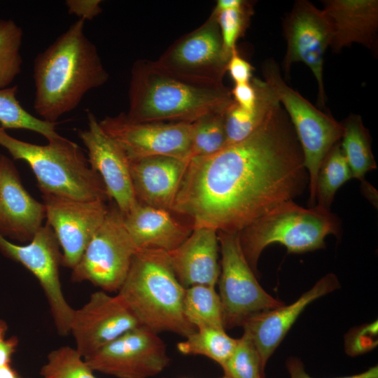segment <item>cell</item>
Instances as JSON below:
<instances>
[{
  "mask_svg": "<svg viewBox=\"0 0 378 378\" xmlns=\"http://www.w3.org/2000/svg\"><path fill=\"white\" fill-rule=\"evenodd\" d=\"M188 162L169 156L130 160L138 202L170 211Z\"/></svg>",
  "mask_w": 378,
  "mask_h": 378,
  "instance_id": "44dd1931",
  "label": "cell"
},
{
  "mask_svg": "<svg viewBox=\"0 0 378 378\" xmlns=\"http://www.w3.org/2000/svg\"><path fill=\"white\" fill-rule=\"evenodd\" d=\"M220 378H229V377H225V376H223V377H220Z\"/></svg>",
  "mask_w": 378,
  "mask_h": 378,
  "instance_id": "7bdbcfd3",
  "label": "cell"
},
{
  "mask_svg": "<svg viewBox=\"0 0 378 378\" xmlns=\"http://www.w3.org/2000/svg\"><path fill=\"white\" fill-rule=\"evenodd\" d=\"M185 289L167 251L138 249L118 295L141 326L157 333L171 332L186 337L197 328L183 312Z\"/></svg>",
  "mask_w": 378,
  "mask_h": 378,
  "instance_id": "277c9868",
  "label": "cell"
},
{
  "mask_svg": "<svg viewBox=\"0 0 378 378\" xmlns=\"http://www.w3.org/2000/svg\"><path fill=\"white\" fill-rule=\"evenodd\" d=\"M226 71L234 84L249 83L253 78V67L239 55L237 47L231 52Z\"/></svg>",
  "mask_w": 378,
  "mask_h": 378,
  "instance_id": "d590c367",
  "label": "cell"
},
{
  "mask_svg": "<svg viewBox=\"0 0 378 378\" xmlns=\"http://www.w3.org/2000/svg\"><path fill=\"white\" fill-rule=\"evenodd\" d=\"M100 0H67L65 5L69 14H74L78 19L92 20L102 12Z\"/></svg>",
  "mask_w": 378,
  "mask_h": 378,
  "instance_id": "74e56055",
  "label": "cell"
},
{
  "mask_svg": "<svg viewBox=\"0 0 378 378\" xmlns=\"http://www.w3.org/2000/svg\"><path fill=\"white\" fill-rule=\"evenodd\" d=\"M22 34L13 20L0 19V90L8 88L21 72Z\"/></svg>",
  "mask_w": 378,
  "mask_h": 378,
  "instance_id": "4dcf8cb0",
  "label": "cell"
},
{
  "mask_svg": "<svg viewBox=\"0 0 378 378\" xmlns=\"http://www.w3.org/2000/svg\"><path fill=\"white\" fill-rule=\"evenodd\" d=\"M309 184L303 153L279 103L248 138L190 159L171 211L192 227L239 232Z\"/></svg>",
  "mask_w": 378,
  "mask_h": 378,
  "instance_id": "6da1fadb",
  "label": "cell"
},
{
  "mask_svg": "<svg viewBox=\"0 0 378 378\" xmlns=\"http://www.w3.org/2000/svg\"><path fill=\"white\" fill-rule=\"evenodd\" d=\"M0 146L14 160L25 161L32 169L44 194L76 200L109 198L99 174L91 168L83 151L62 136L37 145L17 139L0 126Z\"/></svg>",
  "mask_w": 378,
  "mask_h": 378,
  "instance_id": "5b68a950",
  "label": "cell"
},
{
  "mask_svg": "<svg viewBox=\"0 0 378 378\" xmlns=\"http://www.w3.org/2000/svg\"><path fill=\"white\" fill-rule=\"evenodd\" d=\"M262 74L265 82L286 112L298 139L309 176V207H314L318 170L331 148L340 141L342 125L289 87L274 60L264 63Z\"/></svg>",
  "mask_w": 378,
  "mask_h": 378,
  "instance_id": "52a82bcc",
  "label": "cell"
},
{
  "mask_svg": "<svg viewBox=\"0 0 378 378\" xmlns=\"http://www.w3.org/2000/svg\"><path fill=\"white\" fill-rule=\"evenodd\" d=\"M0 378H22L18 372L10 365H7L0 368Z\"/></svg>",
  "mask_w": 378,
  "mask_h": 378,
  "instance_id": "60d3db41",
  "label": "cell"
},
{
  "mask_svg": "<svg viewBox=\"0 0 378 378\" xmlns=\"http://www.w3.org/2000/svg\"><path fill=\"white\" fill-rule=\"evenodd\" d=\"M0 251L36 276L47 298L58 333L67 335L75 309L69 304L62 292L59 272L62 254L52 227L48 223L42 225L25 245L13 244L0 235Z\"/></svg>",
  "mask_w": 378,
  "mask_h": 378,
  "instance_id": "30bf717a",
  "label": "cell"
},
{
  "mask_svg": "<svg viewBox=\"0 0 378 378\" xmlns=\"http://www.w3.org/2000/svg\"><path fill=\"white\" fill-rule=\"evenodd\" d=\"M45 217L44 204L24 189L13 162L0 155V235L31 241Z\"/></svg>",
  "mask_w": 378,
  "mask_h": 378,
  "instance_id": "ac0fdd59",
  "label": "cell"
},
{
  "mask_svg": "<svg viewBox=\"0 0 378 378\" xmlns=\"http://www.w3.org/2000/svg\"><path fill=\"white\" fill-rule=\"evenodd\" d=\"M40 374L43 378H97L76 348L69 346L51 351Z\"/></svg>",
  "mask_w": 378,
  "mask_h": 378,
  "instance_id": "1f68e13d",
  "label": "cell"
},
{
  "mask_svg": "<svg viewBox=\"0 0 378 378\" xmlns=\"http://www.w3.org/2000/svg\"><path fill=\"white\" fill-rule=\"evenodd\" d=\"M234 102L246 110L253 109L258 100V90L253 78L249 83L234 84L230 90Z\"/></svg>",
  "mask_w": 378,
  "mask_h": 378,
  "instance_id": "8d00e7d4",
  "label": "cell"
},
{
  "mask_svg": "<svg viewBox=\"0 0 378 378\" xmlns=\"http://www.w3.org/2000/svg\"><path fill=\"white\" fill-rule=\"evenodd\" d=\"M117 206L105 218L72 269L71 280L89 281L105 292L118 291L137 251Z\"/></svg>",
  "mask_w": 378,
  "mask_h": 378,
  "instance_id": "9c48e42d",
  "label": "cell"
},
{
  "mask_svg": "<svg viewBox=\"0 0 378 378\" xmlns=\"http://www.w3.org/2000/svg\"><path fill=\"white\" fill-rule=\"evenodd\" d=\"M99 122L130 160L154 156L190 160L192 122H134L124 113Z\"/></svg>",
  "mask_w": 378,
  "mask_h": 378,
  "instance_id": "4fadbf2b",
  "label": "cell"
},
{
  "mask_svg": "<svg viewBox=\"0 0 378 378\" xmlns=\"http://www.w3.org/2000/svg\"><path fill=\"white\" fill-rule=\"evenodd\" d=\"M229 58L216 18L211 13L201 26L175 41L156 62L182 78L221 83Z\"/></svg>",
  "mask_w": 378,
  "mask_h": 378,
  "instance_id": "8fae6325",
  "label": "cell"
},
{
  "mask_svg": "<svg viewBox=\"0 0 378 378\" xmlns=\"http://www.w3.org/2000/svg\"><path fill=\"white\" fill-rule=\"evenodd\" d=\"M177 344V349L184 355H202L220 366L234 351L237 339L230 337L224 328L204 326Z\"/></svg>",
  "mask_w": 378,
  "mask_h": 378,
  "instance_id": "4316f807",
  "label": "cell"
},
{
  "mask_svg": "<svg viewBox=\"0 0 378 378\" xmlns=\"http://www.w3.org/2000/svg\"><path fill=\"white\" fill-rule=\"evenodd\" d=\"M340 287L337 276L329 273L293 304L259 312L243 323L244 332L254 343L264 369L267 360L304 308L314 300Z\"/></svg>",
  "mask_w": 378,
  "mask_h": 378,
  "instance_id": "d6986e66",
  "label": "cell"
},
{
  "mask_svg": "<svg viewBox=\"0 0 378 378\" xmlns=\"http://www.w3.org/2000/svg\"><path fill=\"white\" fill-rule=\"evenodd\" d=\"M47 223L62 248V265L73 269L103 223L108 207L105 201H81L43 195Z\"/></svg>",
  "mask_w": 378,
  "mask_h": 378,
  "instance_id": "2e32d148",
  "label": "cell"
},
{
  "mask_svg": "<svg viewBox=\"0 0 378 378\" xmlns=\"http://www.w3.org/2000/svg\"><path fill=\"white\" fill-rule=\"evenodd\" d=\"M122 216L125 229L137 249L171 251L192 230L172 217L169 211L139 202Z\"/></svg>",
  "mask_w": 378,
  "mask_h": 378,
  "instance_id": "603a6c76",
  "label": "cell"
},
{
  "mask_svg": "<svg viewBox=\"0 0 378 378\" xmlns=\"http://www.w3.org/2000/svg\"><path fill=\"white\" fill-rule=\"evenodd\" d=\"M221 267L218 282L224 328L242 326L250 316L285 305L258 283L241 248L239 232L218 231Z\"/></svg>",
  "mask_w": 378,
  "mask_h": 378,
  "instance_id": "ba28073f",
  "label": "cell"
},
{
  "mask_svg": "<svg viewBox=\"0 0 378 378\" xmlns=\"http://www.w3.org/2000/svg\"><path fill=\"white\" fill-rule=\"evenodd\" d=\"M127 118L134 122H192L233 102L231 91L221 83L182 78L156 61L136 60L131 69Z\"/></svg>",
  "mask_w": 378,
  "mask_h": 378,
  "instance_id": "3957f363",
  "label": "cell"
},
{
  "mask_svg": "<svg viewBox=\"0 0 378 378\" xmlns=\"http://www.w3.org/2000/svg\"><path fill=\"white\" fill-rule=\"evenodd\" d=\"M18 86L0 90V126L4 129H24L43 135L51 141L60 135L55 131L57 122L39 119L24 109L17 99Z\"/></svg>",
  "mask_w": 378,
  "mask_h": 378,
  "instance_id": "83f0119b",
  "label": "cell"
},
{
  "mask_svg": "<svg viewBox=\"0 0 378 378\" xmlns=\"http://www.w3.org/2000/svg\"><path fill=\"white\" fill-rule=\"evenodd\" d=\"M284 31L287 41L283 62L285 74L295 62L305 64L317 81L318 105L324 108L327 98L323 79V58L330 46L331 31L323 10L308 1H297L284 20Z\"/></svg>",
  "mask_w": 378,
  "mask_h": 378,
  "instance_id": "5bb4252c",
  "label": "cell"
},
{
  "mask_svg": "<svg viewBox=\"0 0 378 378\" xmlns=\"http://www.w3.org/2000/svg\"><path fill=\"white\" fill-rule=\"evenodd\" d=\"M340 222L330 210L315 206L302 207L293 201L284 202L239 232L243 253L256 275L262 251L272 243L288 253H302L325 247L328 234L337 236Z\"/></svg>",
  "mask_w": 378,
  "mask_h": 378,
  "instance_id": "8992f818",
  "label": "cell"
},
{
  "mask_svg": "<svg viewBox=\"0 0 378 378\" xmlns=\"http://www.w3.org/2000/svg\"><path fill=\"white\" fill-rule=\"evenodd\" d=\"M322 9L330 27L334 52L360 43L377 52L378 1L328 0Z\"/></svg>",
  "mask_w": 378,
  "mask_h": 378,
  "instance_id": "ffe728a7",
  "label": "cell"
},
{
  "mask_svg": "<svg viewBox=\"0 0 378 378\" xmlns=\"http://www.w3.org/2000/svg\"><path fill=\"white\" fill-rule=\"evenodd\" d=\"M183 312L196 328L211 326L225 329L221 301L215 286L195 285L186 288Z\"/></svg>",
  "mask_w": 378,
  "mask_h": 378,
  "instance_id": "484cf974",
  "label": "cell"
},
{
  "mask_svg": "<svg viewBox=\"0 0 378 378\" xmlns=\"http://www.w3.org/2000/svg\"><path fill=\"white\" fill-rule=\"evenodd\" d=\"M212 13L219 26L225 52L230 57L232 51L236 48L237 39L242 36L248 25L253 15V4L244 1L239 7L221 10L214 9Z\"/></svg>",
  "mask_w": 378,
  "mask_h": 378,
  "instance_id": "836d02e7",
  "label": "cell"
},
{
  "mask_svg": "<svg viewBox=\"0 0 378 378\" xmlns=\"http://www.w3.org/2000/svg\"><path fill=\"white\" fill-rule=\"evenodd\" d=\"M88 128L78 136L88 151V162L102 178L108 196L125 215L138 203L132 183L130 160L118 144L101 127L88 112Z\"/></svg>",
  "mask_w": 378,
  "mask_h": 378,
  "instance_id": "e0dca14e",
  "label": "cell"
},
{
  "mask_svg": "<svg viewBox=\"0 0 378 378\" xmlns=\"http://www.w3.org/2000/svg\"><path fill=\"white\" fill-rule=\"evenodd\" d=\"M218 250V231L196 227L180 246L167 254L178 281L185 288L195 285L215 286L220 270Z\"/></svg>",
  "mask_w": 378,
  "mask_h": 378,
  "instance_id": "7402d4cb",
  "label": "cell"
},
{
  "mask_svg": "<svg viewBox=\"0 0 378 378\" xmlns=\"http://www.w3.org/2000/svg\"><path fill=\"white\" fill-rule=\"evenodd\" d=\"M93 371L117 378H149L169 364L158 333L143 326L132 329L84 358Z\"/></svg>",
  "mask_w": 378,
  "mask_h": 378,
  "instance_id": "7c38bea8",
  "label": "cell"
},
{
  "mask_svg": "<svg viewBox=\"0 0 378 378\" xmlns=\"http://www.w3.org/2000/svg\"><path fill=\"white\" fill-rule=\"evenodd\" d=\"M353 178L340 146L336 144L324 158L316 183V206L330 210L337 190Z\"/></svg>",
  "mask_w": 378,
  "mask_h": 378,
  "instance_id": "f1b7e54d",
  "label": "cell"
},
{
  "mask_svg": "<svg viewBox=\"0 0 378 378\" xmlns=\"http://www.w3.org/2000/svg\"><path fill=\"white\" fill-rule=\"evenodd\" d=\"M8 326L6 323L0 319V339L4 338Z\"/></svg>",
  "mask_w": 378,
  "mask_h": 378,
  "instance_id": "b9f144b4",
  "label": "cell"
},
{
  "mask_svg": "<svg viewBox=\"0 0 378 378\" xmlns=\"http://www.w3.org/2000/svg\"><path fill=\"white\" fill-rule=\"evenodd\" d=\"M225 111L207 113L192 122L190 159L214 154L227 146Z\"/></svg>",
  "mask_w": 378,
  "mask_h": 378,
  "instance_id": "f546056e",
  "label": "cell"
},
{
  "mask_svg": "<svg viewBox=\"0 0 378 378\" xmlns=\"http://www.w3.org/2000/svg\"><path fill=\"white\" fill-rule=\"evenodd\" d=\"M221 368L229 378H265L260 356L246 332L237 339L234 351Z\"/></svg>",
  "mask_w": 378,
  "mask_h": 378,
  "instance_id": "d6a6232c",
  "label": "cell"
},
{
  "mask_svg": "<svg viewBox=\"0 0 378 378\" xmlns=\"http://www.w3.org/2000/svg\"><path fill=\"white\" fill-rule=\"evenodd\" d=\"M141 326L119 295L99 290L75 310L70 332L76 349L85 358L126 332Z\"/></svg>",
  "mask_w": 378,
  "mask_h": 378,
  "instance_id": "9a60e30c",
  "label": "cell"
},
{
  "mask_svg": "<svg viewBox=\"0 0 378 378\" xmlns=\"http://www.w3.org/2000/svg\"><path fill=\"white\" fill-rule=\"evenodd\" d=\"M253 80L258 90L255 107L246 110L233 101L225 111L227 146L239 143L250 136L279 103L265 80L256 78H253Z\"/></svg>",
  "mask_w": 378,
  "mask_h": 378,
  "instance_id": "cb8c5ba5",
  "label": "cell"
},
{
  "mask_svg": "<svg viewBox=\"0 0 378 378\" xmlns=\"http://www.w3.org/2000/svg\"><path fill=\"white\" fill-rule=\"evenodd\" d=\"M340 146L353 178L363 180L365 174L377 168L368 130L358 115H349L342 123Z\"/></svg>",
  "mask_w": 378,
  "mask_h": 378,
  "instance_id": "d4e9b609",
  "label": "cell"
},
{
  "mask_svg": "<svg viewBox=\"0 0 378 378\" xmlns=\"http://www.w3.org/2000/svg\"><path fill=\"white\" fill-rule=\"evenodd\" d=\"M286 368L290 378H313L305 372L303 363L297 358H289ZM335 378H378V367L375 365L359 374Z\"/></svg>",
  "mask_w": 378,
  "mask_h": 378,
  "instance_id": "f35d334b",
  "label": "cell"
},
{
  "mask_svg": "<svg viewBox=\"0 0 378 378\" xmlns=\"http://www.w3.org/2000/svg\"><path fill=\"white\" fill-rule=\"evenodd\" d=\"M85 22H74L34 59V108L45 121L57 122L108 79L97 47L85 34Z\"/></svg>",
  "mask_w": 378,
  "mask_h": 378,
  "instance_id": "7a4b0ae2",
  "label": "cell"
},
{
  "mask_svg": "<svg viewBox=\"0 0 378 378\" xmlns=\"http://www.w3.org/2000/svg\"><path fill=\"white\" fill-rule=\"evenodd\" d=\"M18 344V340L13 336L9 339H0V368L10 365L11 357Z\"/></svg>",
  "mask_w": 378,
  "mask_h": 378,
  "instance_id": "ab89813d",
  "label": "cell"
},
{
  "mask_svg": "<svg viewBox=\"0 0 378 378\" xmlns=\"http://www.w3.org/2000/svg\"><path fill=\"white\" fill-rule=\"evenodd\" d=\"M377 321L355 331L346 341V353L356 356L370 351L377 344Z\"/></svg>",
  "mask_w": 378,
  "mask_h": 378,
  "instance_id": "e575fe53",
  "label": "cell"
}]
</instances>
